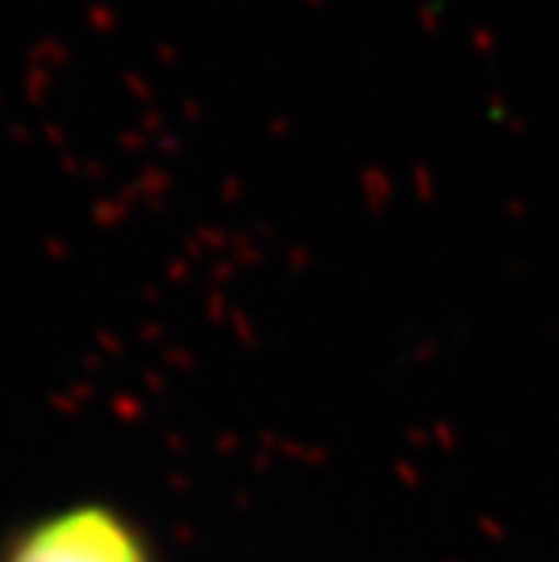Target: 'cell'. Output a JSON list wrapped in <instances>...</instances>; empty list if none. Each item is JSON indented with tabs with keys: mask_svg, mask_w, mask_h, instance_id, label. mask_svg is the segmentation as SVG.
I'll use <instances>...</instances> for the list:
<instances>
[{
	"mask_svg": "<svg viewBox=\"0 0 559 562\" xmlns=\"http://www.w3.org/2000/svg\"><path fill=\"white\" fill-rule=\"evenodd\" d=\"M11 562H145L132 532L101 508H78L62 519H51Z\"/></svg>",
	"mask_w": 559,
	"mask_h": 562,
	"instance_id": "obj_1",
	"label": "cell"
}]
</instances>
